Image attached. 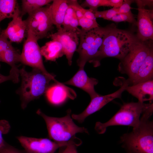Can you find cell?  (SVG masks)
<instances>
[{
  "label": "cell",
  "mask_w": 153,
  "mask_h": 153,
  "mask_svg": "<svg viewBox=\"0 0 153 153\" xmlns=\"http://www.w3.org/2000/svg\"><path fill=\"white\" fill-rule=\"evenodd\" d=\"M153 112L152 103L141 115L138 126L120 138L123 147L130 153H153Z\"/></svg>",
  "instance_id": "cell-1"
},
{
  "label": "cell",
  "mask_w": 153,
  "mask_h": 153,
  "mask_svg": "<svg viewBox=\"0 0 153 153\" xmlns=\"http://www.w3.org/2000/svg\"><path fill=\"white\" fill-rule=\"evenodd\" d=\"M111 26L98 27L88 31L81 29L78 33L79 42L76 51L79 54L77 63L79 69H84L87 62L96 67L100 64L98 61L105 36Z\"/></svg>",
  "instance_id": "cell-2"
},
{
  "label": "cell",
  "mask_w": 153,
  "mask_h": 153,
  "mask_svg": "<svg viewBox=\"0 0 153 153\" xmlns=\"http://www.w3.org/2000/svg\"><path fill=\"white\" fill-rule=\"evenodd\" d=\"M25 67L19 69L21 84L16 92L20 96L21 107L23 109L30 102L46 93L51 80L56 83L58 82L55 78L46 75L39 69L33 68L31 71L28 72Z\"/></svg>",
  "instance_id": "cell-3"
},
{
  "label": "cell",
  "mask_w": 153,
  "mask_h": 153,
  "mask_svg": "<svg viewBox=\"0 0 153 153\" xmlns=\"http://www.w3.org/2000/svg\"><path fill=\"white\" fill-rule=\"evenodd\" d=\"M137 39L129 31L111 26L104 39L98 58L99 62L102 59L108 57L121 61Z\"/></svg>",
  "instance_id": "cell-4"
},
{
  "label": "cell",
  "mask_w": 153,
  "mask_h": 153,
  "mask_svg": "<svg viewBox=\"0 0 153 153\" xmlns=\"http://www.w3.org/2000/svg\"><path fill=\"white\" fill-rule=\"evenodd\" d=\"M66 115L60 118L49 116L39 109L37 113L44 120L50 139L58 143H67L76 138L75 134L78 133L88 134L87 129L80 127L73 122L71 115L70 109L67 111Z\"/></svg>",
  "instance_id": "cell-5"
},
{
  "label": "cell",
  "mask_w": 153,
  "mask_h": 153,
  "mask_svg": "<svg viewBox=\"0 0 153 153\" xmlns=\"http://www.w3.org/2000/svg\"><path fill=\"white\" fill-rule=\"evenodd\" d=\"M152 103H146L138 101L124 103L108 121L104 123L97 122L95 129L98 134H102L108 127L112 126H126L135 128L139 125L142 114Z\"/></svg>",
  "instance_id": "cell-6"
},
{
  "label": "cell",
  "mask_w": 153,
  "mask_h": 153,
  "mask_svg": "<svg viewBox=\"0 0 153 153\" xmlns=\"http://www.w3.org/2000/svg\"><path fill=\"white\" fill-rule=\"evenodd\" d=\"M147 42H142L137 39L119 64L118 71L127 75L129 81L135 75L152 47V44Z\"/></svg>",
  "instance_id": "cell-7"
},
{
  "label": "cell",
  "mask_w": 153,
  "mask_h": 153,
  "mask_svg": "<svg viewBox=\"0 0 153 153\" xmlns=\"http://www.w3.org/2000/svg\"><path fill=\"white\" fill-rule=\"evenodd\" d=\"M49 5L29 14L24 20L27 30L30 31L38 40L46 37L53 28Z\"/></svg>",
  "instance_id": "cell-8"
},
{
  "label": "cell",
  "mask_w": 153,
  "mask_h": 153,
  "mask_svg": "<svg viewBox=\"0 0 153 153\" xmlns=\"http://www.w3.org/2000/svg\"><path fill=\"white\" fill-rule=\"evenodd\" d=\"M27 36L20 54V62L39 69L46 75L55 78V76L49 73L45 68L38 40L29 31H27Z\"/></svg>",
  "instance_id": "cell-9"
},
{
  "label": "cell",
  "mask_w": 153,
  "mask_h": 153,
  "mask_svg": "<svg viewBox=\"0 0 153 153\" xmlns=\"http://www.w3.org/2000/svg\"><path fill=\"white\" fill-rule=\"evenodd\" d=\"M120 88L112 93L99 95L91 98L90 102L85 110L79 114H73L72 118L80 123L83 122L88 116L99 110L107 104L117 98H121L123 92L129 85L128 79H124Z\"/></svg>",
  "instance_id": "cell-10"
},
{
  "label": "cell",
  "mask_w": 153,
  "mask_h": 153,
  "mask_svg": "<svg viewBox=\"0 0 153 153\" xmlns=\"http://www.w3.org/2000/svg\"><path fill=\"white\" fill-rule=\"evenodd\" d=\"M138 6L137 38L143 42L153 40V10L145 8L146 4L143 0L135 1Z\"/></svg>",
  "instance_id": "cell-11"
},
{
  "label": "cell",
  "mask_w": 153,
  "mask_h": 153,
  "mask_svg": "<svg viewBox=\"0 0 153 153\" xmlns=\"http://www.w3.org/2000/svg\"><path fill=\"white\" fill-rule=\"evenodd\" d=\"M25 153H54L59 148L66 145L67 143H58L48 138L20 136L17 137Z\"/></svg>",
  "instance_id": "cell-12"
},
{
  "label": "cell",
  "mask_w": 153,
  "mask_h": 153,
  "mask_svg": "<svg viewBox=\"0 0 153 153\" xmlns=\"http://www.w3.org/2000/svg\"><path fill=\"white\" fill-rule=\"evenodd\" d=\"M78 33L77 32L67 31L62 27L54 33L48 35V37L52 40H57L61 44L65 55L69 65H71L72 58L76 51L79 42Z\"/></svg>",
  "instance_id": "cell-13"
},
{
  "label": "cell",
  "mask_w": 153,
  "mask_h": 153,
  "mask_svg": "<svg viewBox=\"0 0 153 153\" xmlns=\"http://www.w3.org/2000/svg\"><path fill=\"white\" fill-rule=\"evenodd\" d=\"M27 32L25 22L20 14L12 18L6 28L2 31L0 35L7 38L11 42L19 43L27 35Z\"/></svg>",
  "instance_id": "cell-14"
},
{
  "label": "cell",
  "mask_w": 153,
  "mask_h": 153,
  "mask_svg": "<svg viewBox=\"0 0 153 153\" xmlns=\"http://www.w3.org/2000/svg\"><path fill=\"white\" fill-rule=\"evenodd\" d=\"M98 80L88 77L84 69H79L75 75L69 80L63 83L80 88L90 96L91 99L99 95L94 89V86L98 83Z\"/></svg>",
  "instance_id": "cell-15"
},
{
  "label": "cell",
  "mask_w": 153,
  "mask_h": 153,
  "mask_svg": "<svg viewBox=\"0 0 153 153\" xmlns=\"http://www.w3.org/2000/svg\"><path fill=\"white\" fill-rule=\"evenodd\" d=\"M49 87L46 92V97L51 103L58 105L68 98L74 99L76 94L74 90L63 83L58 82Z\"/></svg>",
  "instance_id": "cell-16"
},
{
  "label": "cell",
  "mask_w": 153,
  "mask_h": 153,
  "mask_svg": "<svg viewBox=\"0 0 153 153\" xmlns=\"http://www.w3.org/2000/svg\"><path fill=\"white\" fill-rule=\"evenodd\" d=\"M129 93L137 98L138 101L144 103L153 100V80L128 86L126 90Z\"/></svg>",
  "instance_id": "cell-17"
},
{
  "label": "cell",
  "mask_w": 153,
  "mask_h": 153,
  "mask_svg": "<svg viewBox=\"0 0 153 153\" xmlns=\"http://www.w3.org/2000/svg\"><path fill=\"white\" fill-rule=\"evenodd\" d=\"M153 80V49H150L144 61L133 78L129 81L131 86Z\"/></svg>",
  "instance_id": "cell-18"
},
{
  "label": "cell",
  "mask_w": 153,
  "mask_h": 153,
  "mask_svg": "<svg viewBox=\"0 0 153 153\" xmlns=\"http://www.w3.org/2000/svg\"><path fill=\"white\" fill-rule=\"evenodd\" d=\"M49 5L50 14L54 25L57 29L62 27L66 11L69 6L68 0H54Z\"/></svg>",
  "instance_id": "cell-19"
},
{
  "label": "cell",
  "mask_w": 153,
  "mask_h": 153,
  "mask_svg": "<svg viewBox=\"0 0 153 153\" xmlns=\"http://www.w3.org/2000/svg\"><path fill=\"white\" fill-rule=\"evenodd\" d=\"M42 56L47 61H55L64 55L63 46L58 41L52 40L40 48Z\"/></svg>",
  "instance_id": "cell-20"
},
{
  "label": "cell",
  "mask_w": 153,
  "mask_h": 153,
  "mask_svg": "<svg viewBox=\"0 0 153 153\" xmlns=\"http://www.w3.org/2000/svg\"><path fill=\"white\" fill-rule=\"evenodd\" d=\"M21 14L16 0H0V23L6 18H13Z\"/></svg>",
  "instance_id": "cell-21"
},
{
  "label": "cell",
  "mask_w": 153,
  "mask_h": 153,
  "mask_svg": "<svg viewBox=\"0 0 153 153\" xmlns=\"http://www.w3.org/2000/svg\"><path fill=\"white\" fill-rule=\"evenodd\" d=\"M20 54L12 45L0 52V61L6 63L11 67V69L18 71L16 63L20 62Z\"/></svg>",
  "instance_id": "cell-22"
},
{
  "label": "cell",
  "mask_w": 153,
  "mask_h": 153,
  "mask_svg": "<svg viewBox=\"0 0 153 153\" xmlns=\"http://www.w3.org/2000/svg\"><path fill=\"white\" fill-rule=\"evenodd\" d=\"M62 26V27L67 31L79 33L81 30L78 28V20L75 12L70 6L69 5L66 11Z\"/></svg>",
  "instance_id": "cell-23"
},
{
  "label": "cell",
  "mask_w": 153,
  "mask_h": 153,
  "mask_svg": "<svg viewBox=\"0 0 153 153\" xmlns=\"http://www.w3.org/2000/svg\"><path fill=\"white\" fill-rule=\"evenodd\" d=\"M53 0H22L21 15L22 17L26 14H28L43 6L48 5Z\"/></svg>",
  "instance_id": "cell-24"
},
{
  "label": "cell",
  "mask_w": 153,
  "mask_h": 153,
  "mask_svg": "<svg viewBox=\"0 0 153 153\" xmlns=\"http://www.w3.org/2000/svg\"><path fill=\"white\" fill-rule=\"evenodd\" d=\"M71 6L75 12L78 22L79 26L81 29L84 31H88L99 27L96 20L89 19L85 16L81 12L75 7Z\"/></svg>",
  "instance_id": "cell-25"
},
{
  "label": "cell",
  "mask_w": 153,
  "mask_h": 153,
  "mask_svg": "<svg viewBox=\"0 0 153 153\" xmlns=\"http://www.w3.org/2000/svg\"><path fill=\"white\" fill-rule=\"evenodd\" d=\"M80 5L83 8L88 7L93 12L101 6L110 7L109 0H85Z\"/></svg>",
  "instance_id": "cell-26"
},
{
  "label": "cell",
  "mask_w": 153,
  "mask_h": 153,
  "mask_svg": "<svg viewBox=\"0 0 153 153\" xmlns=\"http://www.w3.org/2000/svg\"><path fill=\"white\" fill-rule=\"evenodd\" d=\"M110 20L114 22H128L137 25V21L132 12L127 13H118L113 17Z\"/></svg>",
  "instance_id": "cell-27"
},
{
  "label": "cell",
  "mask_w": 153,
  "mask_h": 153,
  "mask_svg": "<svg viewBox=\"0 0 153 153\" xmlns=\"http://www.w3.org/2000/svg\"><path fill=\"white\" fill-rule=\"evenodd\" d=\"M81 143V141L78 138L71 139L66 146L60 147L61 148L59 153H78L77 147Z\"/></svg>",
  "instance_id": "cell-28"
},
{
  "label": "cell",
  "mask_w": 153,
  "mask_h": 153,
  "mask_svg": "<svg viewBox=\"0 0 153 153\" xmlns=\"http://www.w3.org/2000/svg\"><path fill=\"white\" fill-rule=\"evenodd\" d=\"M118 8H112L103 10L94 11V13L96 18H101L104 19L110 20L115 15L118 13Z\"/></svg>",
  "instance_id": "cell-29"
},
{
  "label": "cell",
  "mask_w": 153,
  "mask_h": 153,
  "mask_svg": "<svg viewBox=\"0 0 153 153\" xmlns=\"http://www.w3.org/2000/svg\"><path fill=\"white\" fill-rule=\"evenodd\" d=\"M69 5L74 6L78 9L86 18L94 20H96V18L93 12L82 7L76 0H68Z\"/></svg>",
  "instance_id": "cell-30"
},
{
  "label": "cell",
  "mask_w": 153,
  "mask_h": 153,
  "mask_svg": "<svg viewBox=\"0 0 153 153\" xmlns=\"http://www.w3.org/2000/svg\"><path fill=\"white\" fill-rule=\"evenodd\" d=\"M10 128V125L7 121L5 120H0V149L4 146L5 142L3 136L8 133Z\"/></svg>",
  "instance_id": "cell-31"
},
{
  "label": "cell",
  "mask_w": 153,
  "mask_h": 153,
  "mask_svg": "<svg viewBox=\"0 0 153 153\" xmlns=\"http://www.w3.org/2000/svg\"><path fill=\"white\" fill-rule=\"evenodd\" d=\"M0 153H25L24 151L18 149L10 145L6 142L0 149Z\"/></svg>",
  "instance_id": "cell-32"
},
{
  "label": "cell",
  "mask_w": 153,
  "mask_h": 153,
  "mask_svg": "<svg viewBox=\"0 0 153 153\" xmlns=\"http://www.w3.org/2000/svg\"><path fill=\"white\" fill-rule=\"evenodd\" d=\"M133 1L131 0H124L122 4L118 8V13H127L131 12L130 5Z\"/></svg>",
  "instance_id": "cell-33"
},
{
  "label": "cell",
  "mask_w": 153,
  "mask_h": 153,
  "mask_svg": "<svg viewBox=\"0 0 153 153\" xmlns=\"http://www.w3.org/2000/svg\"><path fill=\"white\" fill-rule=\"evenodd\" d=\"M1 67L0 64V68ZM12 80L14 83H17L19 79L13 74L10 73L8 76H4L0 73V84L8 80Z\"/></svg>",
  "instance_id": "cell-34"
},
{
  "label": "cell",
  "mask_w": 153,
  "mask_h": 153,
  "mask_svg": "<svg viewBox=\"0 0 153 153\" xmlns=\"http://www.w3.org/2000/svg\"><path fill=\"white\" fill-rule=\"evenodd\" d=\"M123 0H109L110 7L115 8H119L122 4Z\"/></svg>",
  "instance_id": "cell-35"
},
{
  "label": "cell",
  "mask_w": 153,
  "mask_h": 153,
  "mask_svg": "<svg viewBox=\"0 0 153 153\" xmlns=\"http://www.w3.org/2000/svg\"><path fill=\"white\" fill-rule=\"evenodd\" d=\"M128 153H130L128 152Z\"/></svg>",
  "instance_id": "cell-36"
},
{
  "label": "cell",
  "mask_w": 153,
  "mask_h": 153,
  "mask_svg": "<svg viewBox=\"0 0 153 153\" xmlns=\"http://www.w3.org/2000/svg\"></svg>",
  "instance_id": "cell-37"
}]
</instances>
